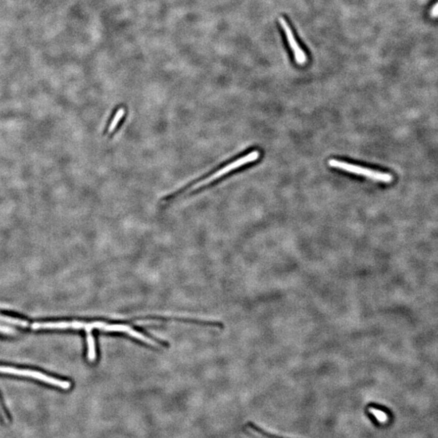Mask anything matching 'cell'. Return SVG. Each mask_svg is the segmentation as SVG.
Segmentation results:
<instances>
[{
  "label": "cell",
  "instance_id": "1",
  "mask_svg": "<svg viewBox=\"0 0 438 438\" xmlns=\"http://www.w3.org/2000/svg\"><path fill=\"white\" fill-rule=\"evenodd\" d=\"M33 329H85L86 331L93 329H102L107 332H122L132 336L136 339H140L141 333L136 331L131 326L125 325H110L101 321L84 322V321H47V322H35L30 325Z\"/></svg>",
  "mask_w": 438,
  "mask_h": 438
},
{
  "label": "cell",
  "instance_id": "2",
  "mask_svg": "<svg viewBox=\"0 0 438 438\" xmlns=\"http://www.w3.org/2000/svg\"><path fill=\"white\" fill-rule=\"evenodd\" d=\"M328 163H329V167L339 169L342 171L352 173L355 175H361V176H364V177L372 179L374 181L385 183H390L393 181V175L389 174V173L373 171V170L366 168V167L350 164V163H346V162H342V161L336 160V159H330Z\"/></svg>",
  "mask_w": 438,
  "mask_h": 438
},
{
  "label": "cell",
  "instance_id": "3",
  "mask_svg": "<svg viewBox=\"0 0 438 438\" xmlns=\"http://www.w3.org/2000/svg\"><path fill=\"white\" fill-rule=\"evenodd\" d=\"M0 373H6V374L16 375V376L35 379L37 381H42V382L54 385V386L59 387V388H61L63 390H68L71 387V383L69 381L55 378L49 375L44 374L42 372L30 370V369H21V368H14V367L1 366L0 365Z\"/></svg>",
  "mask_w": 438,
  "mask_h": 438
},
{
  "label": "cell",
  "instance_id": "4",
  "mask_svg": "<svg viewBox=\"0 0 438 438\" xmlns=\"http://www.w3.org/2000/svg\"><path fill=\"white\" fill-rule=\"evenodd\" d=\"M259 157L260 153L258 152V151H255L249 153V155H245V156L242 157L240 159L234 161V162L230 163V164L226 165V167H222V168L220 169L219 171H218L217 172L213 174V175H210V177L206 178V179H203L202 181L196 183V184H194V185L191 187V190L198 189L200 187H203V186L205 185H207V184L214 181V180H216V179H219V178L222 177V176L226 175L227 173L234 171L235 169L239 168V167H243L245 165L249 164V163L255 162V161H257V159H259Z\"/></svg>",
  "mask_w": 438,
  "mask_h": 438
},
{
  "label": "cell",
  "instance_id": "5",
  "mask_svg": "<svg viewBox=\"0 0 438 438\" xmlns=\"http://www.w3.org/2000/svg\"><path fill=\"white\" fill-rule=\"evenodd\" d=\"M278 21H279L280 25L282 26V29H283L290 49L292 50V52L294 54L296 61L298 64H305L307 62L306 54L301 49V46H300L298 42H297V39L295 37L294 33L292 32L291 29H290V25H289L287 21L283 17H279Z\"/></svg>",
  "mask_w": 438,
  "mask_h": 438
},
{
  "label": "cell",
  "instance_id": "6",
  "mask_svg": "<svg viewBox=\"0 0 438 438\" xmlns=\"http://www.w3.org/2000/svg\"><path fill=\"white\" fill-rule=\"evenodd\" d=\"M87 344H88V359L90 362H93L96 360V347H95L94 338H93L92 331H86Z\"/></svg>",
  "mask_w": 438,
  "mask_h": 438
},
{
  "label": "cell",
  "instance_id": "7",
  "mask_svg": "<svg viewBox=\"0 0 438 438\" xmlns=\"http://www.w3.org/2000/svg\"><path fill=\"white\" fill-rule=\"evenodd\" d=\"M368 412H370L372 416H374L375 419L381 424H385L389 420L388 415L381 410L377 409L375 407H369Z\"/></svg>",
  "mask_w": 438,
  "mask_h": 438
},
{
  "label": "cell",
  "instance_id": "8",
  "mask_svg": "<svg viewBox=\"0 0 438 438\" xmlns=\"http://www.w3.org/2000/svg\"><path fill=\"white\" fill-rule=\"evenodd\" d=\"M124 114H125V110H124V108H120V109L119 110V111H117V112L115 113L113 120L111 122V124H110L109 128H108V132H109V133H111V132H113L114 130L115 129V128L117 127L119 122L121 120Z\"/></svg>",
  "mask_w": 438,
  "mask_h": 438
},
{
  "label": "cell",
  "instance_id": "9",
  "mask_svg": "<svg viewBox=\"0 0 438 438\" xmlns=\"http://www.w3.org/2000/svg\"><path fill=\"white\" fill-rule=\"evenodd\" d=\"M0 413L2 415V418L5 421H10L11 420V416L9 412H8V409H7L6 407H5V403H4V400H3L2 397H1V395H0Z\"/></svg>",
  "mask_w": 438,
  "mask_h": 438
},
{
  "label": "cell",
  "instance_id": "10",
  "mask_svg": "<svg viewBox=\"0 0 438 438\" xmlns=\"http://www.w3.org/2000/svg\"><path fill=\"white\" fill-rule=\"evenodd\" d=\"M432 16L434 17H438V3L436 5H435V6H434L433 9H432Z\"/></svg>",
  "mask_w": 438,
  "mask_h": 438
}]
</instances>
